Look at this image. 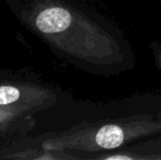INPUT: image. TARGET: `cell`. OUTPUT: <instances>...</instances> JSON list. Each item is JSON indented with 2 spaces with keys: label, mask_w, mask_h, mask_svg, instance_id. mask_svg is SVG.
Listing matches in <instances>:
<instances>
[{
  "label": "cell",
  "mask_w": 161,
  "mask_h": 160,
  "mask_svg": "<svg viewBox=\"0 0 161 160\" xmlns=\"http://www.w3.org/2000/svg\"><path fill=\"white\" fill-rule=\"evenodd\" d=\"M124 138H125V135L119 126L106 125L97 132L96 141L100 147L112 149L121 145L124 141Z\"/></svg>",
  "instance_id": "7a4b0ae2"
},
{
  "label": "cell",
  "mask_w": 161,
  "mask_h": 160,
  "mask_svg": "<svg viewBox=\"0 0 161 160\" xmlns=\"http://www.w3.org/2000/svg\"><path fill=\"white\" fill-rule=\"evenodd\" d=\"M71 23V15L62 8H52L43 11L36 19V25L42 32L57 33L66 30Z\"/></svg>",
  "instance_id": "6da1fadb"
},
{
  "label": "cell",
  "mask_w": 161,
  "mask_h": 160,
  "mask_svg": "<svg viewBox=\"0 0 161 160\" xmlns=\"http://www.w3.org/2000/svg\"><path fill=\"white\" fill-rule=\"evenodd\" d=\"M108 159H115V160H119V159H130V157H128V156H112V157H108Z\"/></svg>",
  "instance_id": "277c9868"
},
{
  "label": "cell",
  "mask_w": 161,
  "mask_h": 160,
  "mask_svg": "<svg viewBox=\"0 0 161 160\" xmlns=\"http://www.w3.org/2000/svg\"><path fill=\"white\" fill-rule=\"evenodd\" d=\"M19 90L12 87H0V104H9L19 99Z\"/></svg>",
  "instance_id": "3957f363"
}]
</instances>
